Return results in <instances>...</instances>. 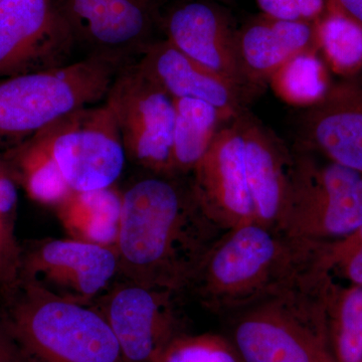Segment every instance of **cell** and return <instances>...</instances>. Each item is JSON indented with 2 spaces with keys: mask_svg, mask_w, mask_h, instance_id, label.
<instances>
[{
  "mask_svg": "<svg viewBox=\"0 0 362 362\" xmlns=\"http://www.w3.org/2000/svg\"><path fill=\"white\" fill-rule=\"evenodd\" d=\"M225 232L199 204L189 176L149 173L122 192L118 275L185 294Z\"/></svg>",
  "mask_w": 362,
  "mask_h": 362,
  "instance_id": "6da1fadb",
  "label": "cell"
},
{
  "mask_svg": "<svg viewBox=\"0 0 362 362\" xmlns=\"http://www.w3.org/2000/svg\"><path fill=\"white\" fill-rule=\"evenodd\" d=\"M321 247L258 223L238 226L216 240L185 293L209 311L233 315L291 284L318 262Z\"/></svg>",
  "mask_w": 362,
  "mask_h": 362,
  "instance_id": "7a4b0ae2",
  "label": "cell"
},
{
  "mask_svg": "<svg viewBox=\"0 0 362 362\" xmlns=\"http://www.w3.org/2000/svg\"><path fill=\"white\" fill-rule=\"evenodd\" d=\"M328 272L321 259L280 291L233 314L244 362H331L326 349Z\"/></svg>",
  "mask_w": 362,
  "mask_h": 362,
  "instance_id": "3957f363",
  "label": "cell"
},
{
  "mask_svg": "<svg viewBox=\"0 0 362 362\" xmlns=\"http://www.w3.org/2000/svg\"><path fill=\"white\" fill-rule=\"evenodd\" d=\"M4 308L9 334L37 362H128L106 319L93 307L21 282Z\"/></svg>",
  "mask_w": 362,
  "mask_h": 362,
  "instance_id": "277c9868",
  "label": "cell"
},
{
  "mask_svg": "<svg viewBox=\"0 0 362 362\" xmlns=\"http://www.w3.org/2000/svg\"><path fill=\"white\" fill-rule=\"evenodd\" d=\"M121 68L110 59L88 56L0 78V149L18 146L74 112L106 99Z\"/></svg>",
  "mask_w": 362,
  "mask_h": 362,
  "instance_id": "5b68a950",
  "label": "cell"
},
{
  "mask_svg": "<svg viewBox=\"0 0 362 362\" xmlns=\"http://www.w3.org/2000/svg\"><path fill=\"white\" fill-rule=\"evenodd\" d=\"M362 225V173L306 153L293 156L291 181L278 230L288 237L324 243Z\"/></svg>",
  "mask_w": 362,
  "mask_h": 362,
  "instance_id": "8992f818",
  "label": "cell"
},
{
  "mask_svg": "<svg viewBox=\"0 0 362 362\" xmlns=\"http://www.w3.org/2000/svg\"><path fill=\"white\" fill-rule=\"evenodd\" d=\"M105 103L115 117L127 159L147 173L175 176L173 98L131 63L117 73Z\"/></svg>",
  "mask_w": 362,
  "mask_h": 362,
  "instance_id": "52a82bcc",
  "label": "cell"
},
{
  "mask_svg": "<svg viewBox=\"0 0 362 362\" xmlns=\"http://www.w3.org/2000/svg\"><path fill=\"white\" fill-rule=\"evenodd\" d=\"M37 135L71 192L113 187L122 175L127 157L106 103L74 112Z\"/></svg>",
  "mask_w": 362,
  "mask_h": 362,
  "instance_id": "ba28073f",
  "label": "cell"
},
{
  "mask_svg": "<svg viewBox=\"0 0 362 362\" xmlns=\"http://www.w3.org/2000/svg\"><path fill=\"white\" fill-rule=\"evenodd\" d=\"M183 296L122 279L90 306L106 319L128 362H152L169 342L187 333Z\"/></svg>",
  "mask_w": 362,
  "mask_h": 362,
  "instance_id": "9c48e42d",
  "label": "cell"
},
{
  "mask_svg": "<svg viewBox=\"0 0 362 362\" xmlns=\"http://www.w3.org/2000/svg\"><path fill=\"white\" fill-rule=\"evenodd\" d=\"M118 274L113 247L71 238L21 244L20 283H35L66 301L90 306Z\"/></svg>",
  "mask_w": 362,
  "mask_h": 362,
  "instance_id": "30bf717a",
  "label": "cell"
},
{
  "mask_svg": "<svg viewBox=\"0 0 362 362\" xmlns=\"http://www.w3.org/2000/svg\"><path fill=\"white\" fill-rule=\"evenodd\" d=\"M159 30L176 49L250 95L239 51V30L226 4L216 0H168L158 8Z\"/></svg>",
  "mask_w": 362,
  "mask_h": 362,
  "instance_id": "8fae6325",
  "label": "cell"
},
{
  "mask_svg": "<svg viewBox=\"0 0 362 362\" xmlns=\"http://www.w3.org/2000/svg\"><path fill=\"white\" fill-rule=\"evenodd\" d=\"M76 45L89 56L102 57L121 66L139 58L156 42L158 8L152 0H57Z\"/></svg>",
  "mask_w": 362,
  "mask_h": 362,
  "instance_id": "7c38bea8",
  "label": "cell"
},
{
  "mask_svg": "<svg viewBox=\"0 0 362 362\" xmlns=\"http://www.w3.org/2000/svg\"><path fill=\"white\" fill-rule=\"evenodd\" d=\"M75 47L57 0L0 1V78L66 65Z\"/></svg>",
  "mask_w": 362,
  "mask_h": 362,
  "instance_id": "4fadbf2b",
  "label": "cell"
},
{
  "mask_svg": "<svg viewBox=\"0 0 362 362\" xmlns=\"http://www.w3.org/2000/svg\"><path fill=\"white\" fill-rule=\"evenodd\" d=\"M240 115L221 126L189 175L199 204L226 230L256 223L247 183Z\"/></svg>",
  "mask_w": 362,
  "mask_h": 362,
  "instance_id": "5bb4252c",
  "label": "cell"
},
{
  "mask_svg": "<svg viewBox=\"0 0 362 362\" xmlns=\"http://www.w3.org/2000/svg\"><path fill=\"white\" fill-rule=\"evenodd\" d=\"M135 64L173 99L206 102L226 120L246 112L245 105L250 96L247 92L190 59L165 39L149 45Z\"/></svg>",
  "mask_w": 362,
  "mask_h": 362,
  "instance_id": "9a60e30c",
  "label": "cell"
},
{
  "mask_svg": "<svg viewBox=\"0 0 362 362\" xmlns=\"http://www.w3.org/2000/svg\"><path fill=\"white\" fill-rule=\"evenodd\" d=\"M302 133L330 161L362 173V78L340 83L311 105Z\"/></svg>",
  "mask_w": 362,
  "mask_h": 362,
  "instance_id": "2e32d148",
  "label": "cell"
},
{
  "mask_svg": "<svg viewBox=\"0 0 362 362\" xmlns=\"http://www.w3.org/2000/svg\"><path fill=\"white\" fill-rule=\"evenodd\" d=\"M247 183L256 223L277 230L291 181L293 156L270 131L240 115Z\"/></svg>",
  "mask_w": 362,
  "mask_h": 362,
  "instance_id": "e0dca14e",
  "label": "cell"
},
{
  "mask_svg": "<svg viewBox=\"0 0 362 362\" xmlns=\"http://www.w3.org/2000/svg\"><path fill=\"white\" fill-rule=\"evenodd\" d=\"M318 44L312 21L259 18L239 30L243 69L252 87L274 77L290 59Z\"/></svg>",
  "mask_w": 362,
  "mask_h": 362,
  "instance_id": "ac0fdd59",
  "label": "cell"
},
{
  "mask_svg": "<svg viewBox=\"0 0 362 362\" xmlns=\"http://www.w3.org/2000/svg\"><path fill=\"white\" fill-rule=\"evenodd\" d=\"M122 209V192L113 187L73 192L56 206L57 216L71 239L115 249Z\"/></svg>",
  "mask_w": 362,
  "mask_h": 362,
  "instance_id": "d6986e66",
  "label": "cell"
},
{
  "mask_svg": "<svg viewBox=\"0 0 362 362\" xmlns=\"http://www.w3.org/2000/svg\"><path fill=\"white\" fill-rule=\"evenodd\" d=\"M0 156L33 201L56 207L73 192L37 134Z\"/></svg>",
  "mask_w": 362,
  "mask_h": 362,
  "instance_id": "ffe728a7",
  "label": "cell"
},
{
  "mask_svg": "<svg viewBox=\"0 0 362 362\" xmlns=\"http://www.w3.org/2000/svg\"><path fill=\"white\" fill-rule=\"evenodd\" d=\"M173 168L175 176H189L206 153L225 116L211 105L189 98L173 99Z\"/></svg>",
  "mask_w": 362,
  "mask_h": 362,
  "instance_id": "44dd1931",
  "label": "cell"
},
{
  "mask_svg": "<svg viewBox=\"0 0 362 362\" xmlns=\"http://www.w3.org/2000/svg\"><path fill=\"white\" fill-rule=\"evenodd\" d=\"M0 156V297L6 303L20 287L21 243L16 237L18 188Z\"/></svg>",
  "mask_w": 362,
  "mask_h": 362,
  "instance_id": "7402d4cb",
  "label": "cell"
},
{
  "mask_svg": "<svg viewBox=\"0 0 362 362\" xmlns=\"http://www.w3.org/2000/svg\"><path fill=\"white\" fill-rule=\"evenodd\" d=\"M329 6V11L317 23V40L328 59L339 71H354L362 66V28Z\"/></svg>",
  "mask_w": 362,
  "mask_h": 362,
  "instance_id": "603a6c76",
  "label": "cell"
},
{
  "mask_svg": "<svg viewBox=\"0 0 362 362\" xmlns=\"http://www.w3.org/2000/svg\"><path fill=\"white\" fill-rule=\"evenodd\" d=\"M272 80L279 94L293 104H315L328 90L324 66L314 51L290 59Z\"/></svg>",
  "mask_w": 362,
  "mask_h": 362,
  "instance_id": "cb8c5ba5",
  "label": "cell"
},
{
  "mask_svg": "<svg viewBox=\"0 0 362 362\" xmlns=\"http://www.w3.org/2000/svg\"><path fill=\"white\" fill-rule=\"evenodd\" d=\"M152 362H244L230 339L213 333L175 338Z\"/></svg>",
  "mask_w": 362,
  "mask_h": 362,
  "instance_id": "d4e9b609",
  "label": "cell"
},
{
  "mask_svg": "<svg viewBox=\"0 0 362 362\" xmlns=\"http://www.w3.org/2000/svg\"><path fill=\"white\" fill-rule=\"evenodd\" d=\"M334 314L338 362H362V286L343 295Z\"/></svg>",
  "mask_w": 362,
  "mask_h": 362,
  "instance_id": "484cf974",
  "label": "cell"
},
{
  "mask_svg": "<svg viewBox=\"0 0 362 362\" xmlns=\"http://www.w3.org/2000/svg\"><path fill=\"white\" fill-rule=\"evenodd\" d=\"M347 242L331 249L323 243L321 262L324 267L342 266L345 275L356 286H362V225L354 233L346 235Z\"/></svg>",
  "mask_w": 362,
  "mask_h": 362,
  "instance_id": "4316f807",
  "label": "cell"
},
{
  "mask_svg": "<svg viewBox=\"0 0 362 362\" xmlns=\"http://www.w3.org/2000/svg\"><path fill=\"white\" fill-rule=\"evenodd\" d=\"M268 18L280 21H313L322 14L325 0H257Z\"/></svg>",
  "mask_w": 362,
  "mask_h": 362,
  "instance_id": "83f0119b",
  "label": "cell"
},
{
  "mask_svg": "<svg viewBox=\"0 0 362 362\" xmlns=\"http://www.w3.org/2000/svg\"><path fill=\"white\" fill-rule=\"evenodd\" d=\"M0 362H28L21 350L14 344L2 315L0 316Z\"/></svg>",
  "mask_w": 362,
  "mask_h": 362,
  "instance_id": "f1b7e54d",
  "label": "cell"
},
{
  "mask_svg": "<svg viewBox=\"0 0 362 362\" xmlns=\"http://www.w3.org/2000/svg\"><path fill=\"white\" fill-rule=\"evenodd\" d=\"M328 4L337 7L362 28V0H328Z\"/></svg>",
  "mask_w": 362,
  "mask_h": 362,
  "instance_id": "f546056e",
  "label": "cell"
},
{
  "mask_svg": "<svg viewBox=\"0 0 362 362\" xmlns=\"http://www.w3.org/2000/svg\"><path fill=\"white\" fill-rule=\"evenodd\" d=\"M152 1L156 2V4H158V6H160L161 4H163L164 2L168 1V0H152ZM216 1L221 2V4H226H226L232 2L233 0H216Z\"/></svg>",
  "mask_w": 362,
  "mask_h": 362,
  "instance_id": "4dcf8cb0",
  "label": "cell"
},
{
  "mask_svg": "<svg viewBox=\"0 0 362 362\" xmlns=\"http://www.w3.org/2000/svg\"><path fill=\"white\" fill-rule=\"evenodd\" d=\"M0 1H2V0H0Z\"/></svg>",
  "mask_w": 362,
  "mask_h": 362,
  "instance_id": "1f68e13d",
  "label": "cell"
}]
</instances>
